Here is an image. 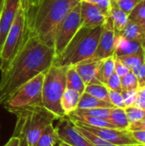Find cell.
Segmentation results:
<instances>
[{"label":"cell","instance_id":"cell-37","mask_svg":"<svg viewBox=\"0 0 145 146\" xmlns=\"http://www.w3.org/2000/svg\"><path fill=\"white\" fill-rule=\"evenodd\" d=\"M136 75L139 87H143L145 86V62L144 63L137 66L132 70Z\"/></svg>","mask_w":145,"mask_h":146},{"label":"cell","instance_id":"cell-10","mask_svg":"<svg viewBox=\"0 0 145 146\" xmlns=\"http://www.w3.org/2000/svg\"><path fill=\"white\" fill-rule=\"evenodd\" d=\"M73 124L79 126L83 127L84 129L103 139V140L109 143L114 144V145L121 146L140 145L132 138L130 131L128 130H121V129H116V128H106V127H92L84 126L80 124H75V123H73Z\"/></svg>","mask_w":145,"mask_h":146},{"label":"cell","instance_id":"cell-25","mask_svg":"<svg viewBox=\"0 0 145 146\" xmlns=\"http://www.w3.org/2000/svg\"><path fill=\"white\" fill-rule=\"evenodd\" d=\"M85 92L106 102H109V90L108 87L102 83L90 84L85 86ZM111 104V103H110Z\"/></svg>","mask_w":145,"mask_h":146},{"label":"cell","instance_id":"cell-23","mask_svg":"<svg viewBox=\"0 0 145 146\" xmlns=\"http://www.w3.org/2000/svg\"><path fill=\"white\" fill-rule=\"evenodd\" d=\"M109 121L117 128L121 130H127L130 122L127 119L125 109L113 108L109 118Z\"/></svg>","mask_w":145,"mask_h":146},{"label":"cell","instance_id":"cell-21","mask_svg":"<svg viewBox=\"0 0 145 146\" xmlns=\"http://www.w3.org/2000/svg\"><path fill=\"white\" fill-rule=\"evenodd\" d=\"M98 108L111 109L115 107L110 103L98 99L86 92H83L81 94L77 109L86 110V109H98Z\"/></svg>","mask_w":145,"mask_h":146},{"label":"cell","instance_id":"cell-15","mask_svg":"<svg viewBox=\"0 0 145 146\" xmlns=\"http://www.w3.org/2000/svg\"><path fill=\"white\" fill-rule=\"evenodd\" d=\"M141 50H143V45L141 43L127 39L121 35L116 36L115 50V57H121L124 56L135 54Z\"/></svg>","mask_w":145,"mask_h":146},{"label":"cell","instance_id":"cell-20","mask_svg":"<svg viewBox=\"0 0 145 146\" xmlns=\"http://www.w3.org/2000/svg\"><path fill=\"white\" fill-rule=\"evenodd\" d=\"M66 86L68 89H72L82 94L85 90V84L78 74L74 66L68 67L66 73Z\"/></svg>","mask_w":145,"mask_h":146},{"label":"cell","instance_id":"cell-4","mask_svg":"<svg viewBox=\"0 0 145 146\" xmlns=\"http://www.w3.org/2000/svg\"><path fill=\"white\" fill-rule=\"evenodd\" d=\"M103 26L80 27L63 52L55 58L53 66L70 67L90 59L97 46Z\"/></svg>","mask_w":145,"mask_h":146},{"label":"cell","instance_id":"cell-24","mask_svg":"<svg viewBox=\"0 0 145 146\" xmlns=\"http://www.w3.org/2000/svg\"><path fill=\"white\" fill-rule=\"evenodd\" d=\"M60 139L55 127L52 124L48 126L43 131L35 146H56L57 145Z\"/></svg>","mask_w":145,"mask_h":146},{"label":"cell","instance_id":"cell-29","mask_svg":"<svg viewBox=\"0 0 145 146\" xmlns=\"http://www.w3.org/2000/svg\"><path fill=\"white\" fill-rule=\"evenodd\" d=\"M121 83L122 91L138 90L139 88L138 79L132 71H130L126 75L121 77Z\"/></svg>","mask_w":145,"mask_h":146},{"label":"cell","instance_id":"cell-5","mask_svg":"<svg viewBox=\"0 0 145 146\" xmlns=\"http://www.w3.org/2000/svg\"><path fill=\"white\" fill-rule=\"evenodd\" d=\"M68 67L51 66L44 74L42 90V104L57 119L65 115L61 106L62 95L67 89L66 73Z\"/></svg>","mask_w":145,"mask_h":146},{"label":"cell","instance_id":"cell-28","mask_svg":"<svg viewBox=\"0 0 145 146\" xmlns=\"http://www.w3.org/2000/svg\"><path fill=\"white\" fill-rule=\"evenodd\" d=\"M75 128L90 142L94 146H121V145H114V144H111V143H109L105 140H103V139L99 138L98 136L93 134L92 133L84 129L83 127H79V126H77V125H74ZM139 146V145H137Z\"/></svg>","mask_w":145,"mask_h":146},{"label":"cell","instance_id":"cell-36","mask_svg":"<svg viewBox=\"0 0 145 146\" xmlns=\"http://www.w3.org/2000/svg\"><path fill=\"white\" fill-rule=\"evenodd\" d=\"M83 2H86L91 4L97 5L105 15H109V10H110V5H111V0H80Z\"/></svg>","mask_w":145,"mask_h":146},{"label":"cell","instance_id":"cell-47","mask_svg":"<svg viewBox=\"0 0 145 146\" xmlns=\"http://www.w3.org/2000/svg\"><path fill=\"white\" fill-rule=\"evenodd\" d=\"M3 4H4V0H0V12H1L2 9H3Z\"/></svg>","mask_w":145,"mask_h":146},{"label":"cell","instance_id":"cell-17","mask_svg":"<svg viewBox=\"0 0 145 146\" xmlns=\"http://www.w3.org/2000/svg\"><path fill=\"white\" fill-rule=\"evenodd\" d=\"M80 96L81 94L74 90L68 88L65 90L61 100V106L65 116L77 110Z\"/></svg>","mask_w":145,"mask_h":146},{"label":"cell","instance_id":"cell-44","mask_svg":"<svg viewBox=\"0 0 145 146\" xmlns=\"http://www.w3.org/2000/svg\"><path fill=\"white\" fill-rule=\"evenodd\" d=\"M18 138H20V145H19V146H28L26 139L23 137H18Z\"/></svg>","mask_w":145,"mask_h":146},{"label":"cell","instance_id":"cell-7","mask_svg":"<svg viewBox=\"0 0 145 146\" xmlns=\"http://www.w3.org/2000/svg\"><path fill=\"white\" fill-rule=\"evenodd\" d=\"M44 74L45 73L39 74L26 83L3 107L8 110L9 109L42 104V90Z\"/></svg>","mask_w":145,"mask_h":146},{"label":"cell","instance_id":"cell-41","mask_svg":"<svg viewBox=\"0 0 145 146\" xmlns=\"http://www.w3.org/2000/svg\"><path fill=\"white\" fill-rule=\"evenodd\" d=\"M133 106H136L141 110H145V98H143V97H140V96H138V98L134 104Z\"/></svg>","mask_w":145,"mask_h":146},{"label":"cell","instance_id":"cell-6","mask_svg":"<svg viewBox=\"0 0 145 146\" xmlns=\"http://www.w3.org/2000/svg\"><path fill=\"white\" fill-rule=\"evenodd\" d=\"M27 30L24 13L18 8L14 22L4 40L0 54V71H4L13 61L26 36Z\"/></svg>","mask_w":145,"mask_h":146},{"label":"cell","instance_id":"cell-43","mask_svg":"<svg viewBox=\"0 0 145 146\" xmlns=\"http://www.w3.org/2000/svg\"><path fill=\"white\" fill-rule=\"evenodd\" d=\"M138 96L140 97H143V98H145V86H143V87H139L138 89Z\"/></svg>","mask_w":145,"mask_h":146},{"label":"cell","instance_id":"cell-27","mask_svg":"<svg viewBox=\"0 0 145 146\" xmlns=\"http://www.w3.org/2000/svg\"><path fill=\"white\" fill-rule=\"evenodd\" d=\"M112 109L113 108H111V109L98 108V109H86V110L77 109L72 113L77 114V115H89V116H92V117H97V118L109 120Z\"/></svg>","mask_w":145,"mask_h":146},{"label":"cell","instance_id":"cell-35","mask_svg":"<svg viewBox=\"0 0 145 146\" xmlns=\"http://www.w3.org/2000/svg\"><path fill=\"white\" fill-rule=\"evenodd\" d=\"M105 86L108 87L109 90L115 91V92H122L121 83V77H119L115 73H114L109 77V79L108 80Z\"/></svg>","mask_w":145,"mask_h":146},{"label":"cell","instance_id":"cell-45","mask_svg":"<svg viewBox=\"0 0 145 146\" xmlns=\"http://www.w3.org/2000/svg\"><path fill=\"white\" fill-rule=\"evenodd\" d=\"M138 22H139V24H140V26H141V27H142L143 31L144 32V33H145V19L144 20H143V21H138Z\"/></svg>","mask_w":145,"mask_h":146},{"label":"cell","instance_id":"cell-18","mask_svg":"<svg viewBox=\"0 0 145 146\" xmlns=\"http://www.w3.org/2000/svg\"><path fill=\"white\" fill-rule=\"evenodd\" d=\"M121 36L133 41L143 44L145 41V33L143 31L139 22L130 20L128 21L126 27L120 34Z\"/></svg>","mask_w":145,"mask_h":146},{"label":"cell","instance_id":"cell-40","mask_svg":"<svg viewBox=\"0 0 145 146\" xmlns=\"http://www.w3.org/2000/svg\"><path fill=\"white\" fill-rule=\"evenodd\" d=\"M128 131H138V130H145V116L144 119H142L139 121L131 123L128 129Z\"/></svg>","mask_w":145,"mask_h":146},{"label":"cell","instance_id":"cell-50","mask_svg":"<svg viewBox=\"0 0 145 146\" xmlns=\"http://www.w3.org/2000/svg\"><path fill=\"white\" fill-rule=\"evenodd\" d=\"M0 128H1V126H0Z\"/></svg>","mask_w":145,"mask_h":146},{"label":"cell","instance_id":"cell-8","mask_svg":"<svg viewBox=\"0 0 145 146\" xmlns=\"http://www.w3.org/2000/svg\"><path fill=\"white\" fill-rule=\"evenodd\" d=\"M81 27L80 3H78L63 19L59 25L54 40V50L56 57H58L66 49L75 33Z\"/></svg>","mask_w":145,"mask_h":146},{"label":"cell","instance_id":"cell-49","mask_svg":"<svg viewBox=\"0 0 145 146\" xmlns=\"http://www.w3.org/2000/svg\"><path fill=\"white\" fill-rule=\"evenodd\" d=\"M139 146H145V145H139Z\"/></svg>","mask_w":145,"mask_h":146},{"label":"cell","instance_id":"cell-11","mask_svg":"<svg viewBox=\"0 0 145 146\" xmlns=\"http://www.w3.org/2000/svg\"><path fill=\"white\" fill-rule=\"evenodd\" d=\"M57 120L58 123L55 128L61 141L72 146H94L75 128L74 125L67 116Z\"/></svg>","mask_w":145,"mask_h":146},{"label":"cell","instance_id":"cell-2","mask_svg":"<svg viewBox=\"0 0 145 146\" xmlns=\"http://www.w3.org/2000/svg\"><path fill=\"white\" fill-rule=\"evenodd\" d=\"M79 3L80 0H41L29 33L44 44L53 48L55 34L59 25Z\"/></svg>","mask_w":145,"mask_h":146},{"label":"cell","instance_id":"cell-16","mask_svg":"<svg viewBox=\"0 0 145 146\" xmlns=\"http://www.w3.org/2000/svg\"><path fill=\"white\" fill-rule=\"evenodd\" d=\"M109 17L112 21L114 30L115 33V36L120 35L124 28L126 27L128 21H129V15L126 14L122 11L114 2L111 0L110 10H109Z\"/></svg>","mask_w":145,"mask_h":146},{"label":"cell","instance_id":"cell-46","mask_svg":"<svg viewBox=\"0 0 145 146\" xmlns=\"http://www.w3.org/2000/svg\"><path fill=\"white\" fill-rule=\"evenodd\" d=\"M57 146H72L70 145H68V144H67V143H65V142H63V141H59L58 142V144H57Z\"/></svg>","mask_w":145,"mask_h":146},{"label":"cell","instance_id":"cell-14","mask_svg":"<svg viewBox=\"0 0 145 146\" xmlns=\"http://www.w3.org/2000/svg\"><path fill=\"white\" fill-rule=\"evenodd\" d=\"M99 62L100 61H85L74 66L76 71L83 80L85 86H88L90 84L100 83L96 77Z\"/></svg>","mask_w":145,"mask_h":146},{"label":"cell","instance_id":"cell-42","mask_svg":"<svg viewBox=\"0 0 145 146\" xmlns=\"http://www.w3.org/2000/svg\"><path fill=\"white\" fill-rule=\"evenodd\" d=\"M19 145H20V138L12 136L9 139V140L3 146H19Z\"/></svg>","mask_w":145,"mask_h":146},{"label":"cell","instance_id":"cell-3","mask_svg":"<svg viewBox=\"0 0 145 146\" xmlns=\"http://www.w3.org/2000/svg\"><path fill=\"white\" fill-rule=\"evenodd\" d=\"M7 111L16 116L12 136L23 137L28 146H35L43 131L57 120L56 116L43 104L9 109Z\"/></svg>","mask_w":145,"mask_h":146},{"label":"cell","instance_id":"cell-26","mask_svg":"<svg viewBox=\"0 0 145 146\" xmlns=\"http://www.w3.org/2000/svg\"><path fill=\"white\" fill-rule=\"evenodd\" d=\"M116 58H118L127 68H129L132 71L134 68H136L137 66L144 62L145 54L144 49H143L135 54L124 56H121V57H116Z\"/></svg>","mask_w":145,"mask_h":146},{"label":"cell","instance_id":"cell-19","mask_svg":"<svg viewBox=\"0 0 145 146\" xmlns=\"http://www.w3.org/2000/svg\"><path fill=\"white\" fill-rule=\"evenodd\" d=\"M115 56L107 57L100 61L96 74V77L100 83L106 85L109 77L115 73Z\"/></svg>","mask_w":145,"mask_h":146},{"label":"cell","instance_id":"cell-1","mask_svg":"<svg viewBox=\"0 0 145 146\" xmlns=\"http://www.w3.org/2000/svg\"><path fill=\"white\" fill-rule=\"evenodd\" d=\"M56 58L53 48L44 44L27 32L16 56L1 72L0 107L3 106L26 83L45 73L53 66Z\"/></svg>","mask_w":145,"mask_h":146},{"label":"cell","instance_id":"cell-31","mask_svg":"<svg viewBox=\"0 0 145 146\" xmlns=\"http://www.w3.org/2000/svg\"><path fill=\"white\" fill-rule=\"evenodd\" d=\"M129 19L135 21H140L145 19V0L140 2L129 14Z\"/></svg>","mask_w":145,"mask_h":146},{"label":"cell","instance_id":"cell-32","mask_svg":"<svg viewBox=\"0 0 145 146\" xmlns=\"http://www.w3.org/2000/svg\"><path fill=\"white\" fill-rule=\"evenodd\" d=\"M143 0H114L116 5L126 14L129 15L132 10Z\"/></svg>","mask_w":145,"mask_h":146},{"label":"cell","instance_id":"cell-39","mask_svg":"<svg viewBox=\"0 0 145 146\" xmlns=\"http://www.w3.org/2000/svg\"><path fill=\"white\" fill-rule=\"evenodd\" d=\"M132 138L140 145H145V130H138V131H130Z\"/></svg>","mask_w":145,"mask_h":146},{"label":"cell","instance_id":"cell-9","mask_svg":"<svg viewBox=\"0 0 145 146\" xmlns=\"http://www.w3.org/2000/svg\"><path fill=\"white\" fill-rule=\"evenodd\" d=\"M115 38L116 36L114 30L113 23L110 17L109 16L106 22L103 26V30L99 38L97 49L93 56L86 61H101L107 57L115 56Z\"/></svg>","mask_w":145,"mask_h":146},{"label":"cell","instance_id":"cell-38","mask_svg":"<svg viewBox=\"0 0 145 146\" xmlns=\"http://www.w3.org/2000/svg\"><path fill=\"white\" fill-rule=\"evenodd\" d=\"M131 70L129 68H127L118 58L115 57V73L119 77H122V76L126 75Z\"/></svg>","mask_w":145,"mask_h":146},{"label":"cell","instance_id":"cell-13","mask_svg":"<svg viewBox=\"0 0 145 146\" xmlns=\"http://www.w3.org/2000/svg\"><path fill=\"white\" fill-rule=\"evenodd\" d=\"M19 7L20 0H4L3 9L0 12V54Z\"/></svg>","mask_w":145,"mask_h":146},{"label":"cell","instance_id":"cell-34","mask_svg":"<svg viewBox=\"0 0 145 146\" xmlns=\"http://www.w3.org/2000/svg\"><path fill=\"white\" fill-rule=\"evenodd\" d=\"M109 102L115 108L126 109V105H125L121 92L109 90Z\"/></svg>","mask_w":145,"mask_h":146},{"label":"cell","instance_id":"cell-48","mask_svg":"<svg viewBox=\"0 0 145 146\" xmlns=\"http://www.w3.org/2000/svg\"><path fill=\"white\" fill-rule=\"evenodd\" d=\"M142 45H143V49H144V54H145V41L142 44Z\"/></svg>","mask_w":145,"mask_h":146},{"label":"cell","instance_id":"cell-12","mask_svg":"<svg viewBox=\"0 0 145 146\" xmlns=\"http://www.w3.org/2000/svg\"><path fill=\"white\" fill-rule=\"evenodd\" d=\"M109 15H105L97 5L80 1V17L82 27L103 26Z\"/></svg>","mask_w":145,"mask_h":146},{"label":"cell","instance_id":"cell-30","mask_svg":"<svg viewBox=\"0 0 145 146\" xmlns=\"http://www.w3.org/2000/svg\"><path fill=\"white\" fill-rule=\"evenodd\" d=\"M126 114L127 115V119L131 123H134L141 121L145 116V110H141L136 106H129L125 109Z\"/></svg>","mask_w":145,"mask_h":146},{"label":"cell","instance_id":"cell-33","mask_svg":"<svg viewBox=\"0 0 145 146\" xmlns=\"http://www.w3.org/2000/svg\"><path fill=\"white\" fill-rule=\"evenodd\" d=\"M121 95L126 107L129 106H133L137 98H138V90H127V91H122Z\"/></svg>","mask_w":145,"mask_h":146},{"label":"cell","instance_id":"cell-22","mask_svg":"<svg viewBox=\"0 0 145 146\" xmlns=\"http://www.w3.org/2000/svg\"><path fill=\"white\" fill-rule=\"evenodd\" d=\"M40 1L41 0H20V7L24 13L27 32H29L31 28L34 15L37 11Z\"/></svg>","mask_w":145,"mask_h":146}]
</instances>
